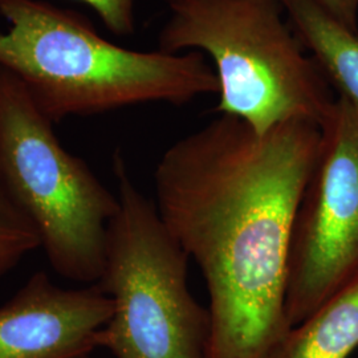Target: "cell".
I'll return each instance as SVG.
<instances>
[{"instance_id": "277c9868", "label": "cell", "mask_w": 358, "mask_h": 358, "mask_svg": "<svg viewBox=\"0 0 358 358\" xmlns=\"http://www.w3.org/2000/svg\"><path fill=\"white\" fill-rule=\"evenodd\" d=\"M118 208L96 284L113 304L99 348L115 358H206L210 312L187 285L189 256L115 158Z\"/></svg>"}, {"instance_id": "ba28073f", "label": "cell", "mask_w": 358, "mask_h": 358, "mask_svg": "<svg viewBox=\"0 0 358 358\" xmlns=\"http://www.w3.org/2000/svg\"><path fill=\"white\" fill-rule=\"evenodd\" d=\"M297 35L334 92L358 106V31L336 20L315 0H282Z\"/></svg>"}, {"instance_id": "3957f363", "label": "cell", "mask_w": 358, "mask_h": 358, "mask_svg": "<svg viewBox=\"0 0 358 358\" xmlns=\"http://www.w3.org/2000/svg\"><path fill=\"white\" fill-rule=\"evenodd\" d=\"M159 51L207 55L217 75L215 112L259 134L291 121L321 125L336 100L282 0H167Z\"/></svg>"}, {"instance_id": "5b68a950", "label": "cell", "mask_w": 358, "mask_h": 358, "mask_svg": "<svg viewBox=\"0 0 358 358\" xmlns=\"http://www.w3.org/2000/svg\"><path fill=\"white\" fill-rule=\"evenodd\" d=\"M0 185L35 226L52 268L68 280L97 284L118 198L65 149L26 85L3 69Z\"/></svg>"}, {"instance_id": "9c48e42d", "label": "cell", "mask_w": 358, "mask_h": 358, "mask_svg": "<svg viewBox=\"0 0 358 358\" xmlns=\"http://www.w3.org/2000/svg\"><path fill=\"white\" fill-rule=\"evenodd\" d=\"M358 348V276L294 327L268 358H348Z\"/></svg>"}, {"instance_id": "4fadbf2b", "label": "cell", "mask_w": 358, "mask_h": 358, "mask_svg": "<svg viewBox=\"0 0 358 358\" xmlns=\"http://www.w3.org/2000/svg\"><path fill=\"white\" fill-rule=\"evenodd\" d=\"M78 358H90V356H83V357H78Z\"/></svg>"}, {"instance_id": "8fae6325", "label": "cell", "mask_w": 358, "mask_h": 358, "mask_svg": "<svg viewBox=\"0 0 358 358\" xmlns=\"http://www.w3.org/2000/svg\"><path fill=\"white\" fill-rule=\"evenodd\" d=\"M88 4L112 34L127 36L134 32V7L137 0H77Z\"/></svg>"}, {"instance_id": "6da1fadb", "label": "cell", "mask_w": 358, "mask_h": 358, "mask_svg": "<svg viewBox=\"0 0 358 358\" xmlns=\"http://www.w3.org/2000/svg\"><path fill=\"white\" fill-rule=\"evenodd\" d=\"M320 148L315 122L259 134L220 115L161 157L157 211L207 285L206 358H268L291 331V242Z\"/></svg>"}, {"instance_id": "7c38bea8", "label": "cell", "mask_w": 358, "mask_h": 358, "mask_svg": "<svg viewBox=\"0 0 358 358\" xmlns=\"http://www.w3.org/2000/svg\"><path fill=\"white\" fill-rule=\"evenodd\" d=\"M336 20L352 31H358V0H315Z\"/></svg>"}, {"instance_id": "7a4b0ae2", "label": "cell", "mask_w": 358, "mask_h": 358, "mask_svg": "<svg viewBox=\"0 0 358 358\" xmlns=\"http://www.w3.org/2000/svg\"><path fill=\"white\" fill-rule=\"evenodd\" d=\"M0 68L17 77L52 122L146 103L183 105L217 93L199 52L128 50L73 13L38 0H0Z\"/></svg>"}, {"instance_id": "52a82bcc", "label": "cell", "mask_w": 358, "mask_h": 358, "mask_svg": "<svg viewBox=\"0 0 358 358\" xmlns=\"http://www.w3.org/2000/svg\"><path fill=\"white\" fill-rule=\"evenodd\" d=\"M112 313L97 285L64 289L40 271L0 307V358L90 356Z\"/></svg>"}, {"instance_id": "8992f818", "label": "cell", "mask_w": 358, "mask_h": 358, "mask_svg": "<svg viewBox=\"0 0 358 358\" xmlns=\"http://www.w3.org/2000/svg\"><path fill=\"white\" fill-rule=\"evenodd\" d=\"M358 276V106L336 97L294 220L288 263L291 329Z\"/></svg>"}, {"instance_id": "5bb4252c", "label": "cell", "mask_w": 358, "mask_h": 358, "mask_svg": "<svg viewBox=\"0 0 358 358\" xmlns=\"http://www.w3.org/2000/svg\"><path fill=\"white\" fill-rule=\"evenodd\" d=\"M0 71H1V68H0Z\"/></svg>"}, {"instance_id": "30bf717a", "label": "cell", "mask_w": 358, "mask_h": 358, "mask_svg": "<svg viewBox=\"0 0 358 358\" xmlns=\"http://www.w3.org/2000/svg\"><path fill=\"white\" fill-rule=\"evenodd\" d=\"M38 247L35 226L0 185V278Z\"/></svg>"}]
</instances>
